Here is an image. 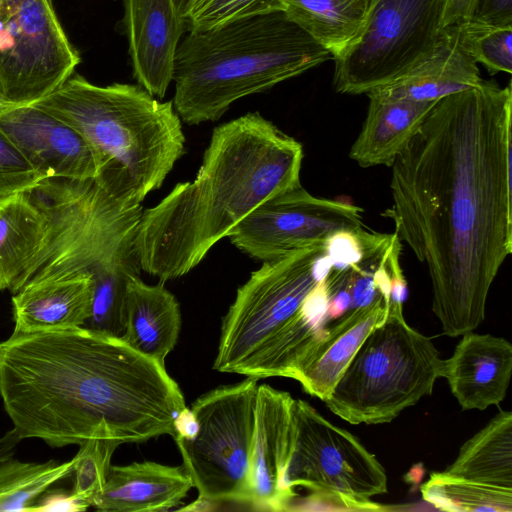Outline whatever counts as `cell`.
<instances>
[{"mask_svg": "<svg viewBox=\"0 0 512 512\" xmlns=\"http://www.w3.org/2000/svg\"><path fill=\"white\" fill-rule=\"evenodd\" d=\"M388 304L379 293L370 304L349 309L328 325L294 379L307 394L325 401L367 335L386 317Z\"/></svg>", "mask_w": 512, "mask_h": 512, "instance_id": "obj_20", "label": "cell"}, {"mask_svg": "<svg viewBox=\"0 0 512 512\" xmlns=\"http://www.w3.org/2000/svg\"><path fill=\"white\" fill-rule=\"evenodd\" d=\"M92 298L93 282L88 274L27 284L12 294L13 332L84 326L91 315Z\"/></svg>", "mask_w": 512, "mask_h": 512, "instance_id": "obj_21", "label": "cell"}, {"mask_svg": "<svg viewBox=\"0 0 512 512\" xmlns=\"http://www.w3.org/2000/svg\"><path fill=\"white\" fill-rule=\"evenodd\" d=\"M194 487L185 467L153 461L111 465L93 507L103 512H160L179 506Z\"/></svg>", "mask_w": 512, "mask_h": 512, "instance_id": "obj_19", "label": "cell"}, {"mask_svg": "<svg viewBox=\"0 0 512 512\" xmlns=\"http://www.w3.org/2000/svg\"><path fill=\"white\" fill-rule=\"evenodd\" d=\"M468 21L487 27L512 26V0H476Z\"/></svg>", "mask_w": 512, "mask_h": 512, "instance_id": "obj_32", "label": "cell"}, {"mask_svg": "<svg viewBox=\"0 0 512 512\" xmlns=\"http://www.w3.org/2000/svg\"><path fill=\"white\" fill-rule=\"evenodd\" d=\"M141 268L132 244L112 262L91 273L93 298L91 315L84 327L122 337L125 329V298L132 276Z\"/></svg>", "mask_w": 512, "mask_h": 512, "instance_id": "obj_26", "label": "cell"}, {"mask_svg": "<svg viewBox=\"0 0 512 512\" xmlns=\"http://www.w3.org/2000/svg\"><path fill=\"white\" fill-rule=\"evenodd\" d=\"M294 398L267 384L258 385L252 453L251 507L262 511H289L298 496L285 485Z\"/></svg>", "mask_w": 512, "mask_h": 512, "instance_id": "obj_15", "label": "cell"}, {"mask_svg": "<svg viewBox=\"0 0 512 512\" xmlns=\"http://www.w3.org/2000/svg\"><path fill=\"white\" fill-rule=\"evenodd\" d=\"M511 374V343L490 334H463L453 354L443 360L442 377L463 410L499 405Z\"/></svg>", "mask_w": 512, "mask_h": 512, "instance_id": "obj_18", "label": "cell"}, {"mask_svg": "<svg viewBox=\"0 0 512 512\" xmlns=\"http://www.w3.org/2000/svg\"><path fill=\"white\" fill-rule=\"evenodd\" d=\"M369 105L349 157L360 167H391L435 102L397 99L367 93Z\"/></svg>", "mask_w": 512, "mask_h": 512, "instance_id": "obj_22", "label": "cell"}, {"mask_svg": "<svg viewBox=\"0 0 512 512\" xmlns=\"http://www.w3.org/2000/svg\"><path fill=\"white\" fill-rule=\"evenodd\" d=\"M35 105L84 137L100 161L95 179L129 206L160 188L185 152L172 101L161 102L140 85L98 86L72 75Z\"/></svg>", "mask_w": 512, "mask_h": 512, "instance_id": "obj_5", "label": "cell"}, {"mask_svg": "<svg viewBox=\"0 0 512 512\" xmlns=\"http://www.w3.org/2000/svg\"><path fill=\"white\" fill-rule=\"evenodd\" d=\"M283 7L284 0H190L183 23L185 30H203Z\"/></svg>", "mask_w": 512, "mask_h": 512, "instance_id": "obj_29", "label": "cell"}, {"mask_svg": "<svg viewBox=\"0 0 512 512\" xmlns=\"http://www.w3.org/2000/svg\"><path fill=\"white\" fill-rule=\"evenodd\" d=\"M81 62L52 0H3L0 6V98L33 105L60 88Z\"/></svg>", "mask_w": 512, "mask_h": 512, "instance_id": "obj_11", "label": "cell"}, {"mask_svg": "<svg viewBox=\"0 0 512 512\" xmlns=\"http://www.w3.org/2000/svg\"><path fill=\"white\" fill-rule=\"evenodd\" d=\"M447 0H374L364 33L335 58L334 87L363 94L408 71L433 49Z\"/></svg>", "mask_w": 512, "mask_h": 512, "instance_id": "obj_10", "label": "cell"}, {"mask_svg": "<svg viewBox=\"0 0 512 512\" xmlns=\"http://www.w3.org/2000/svg\"><path fill=\"white\" fill-rule=\"evenodd\" d=\"M442 367L432 339L406 322L402 304L389 301L386 317L367 335L324 402L354 425L389 423L432 394Z\"/></svg>", "mask_w": 512, "mask_h": 512, "instance_id": "obj_7", "label": "cell"}, {"mask_svg": "<svg viewBox=\"0 0 512 512\" xmlns=\"http://www.w3.org/2000/svg\"><path fill=\"white\" fill-rule=\"evenodd\" d=\"M181 323L179 303L164 282L149 285L139 275L129 279L121 338L131 348L165 364L177 344Z\"/></svg>", "mask_w": 512, "mask_h": 512, "instance_id": "obj_23", "label": "cell"}, {"mask_svg": "<svg viewBox=\"0 0 512 512\" xmlns=\"http://www.w3.org/2000/svg\"><path fill=\"white\" fill-rule=\"evenodd\" d=\"M364 227L354 204L311 195L302 186L262 203L228 235L241 252L261 262L324 246L333 233Z\"/></svg>", "mask_w": 512, "mask_h": 512, "instance_id": "obj_12", "label": "cell"}, {"mask_svg": "<svg viewBox=\"0 0 512 512\" xmlns=\"http://www.w3.org/2000/svg\"><path fill=\"white\" fill-rule=\"evenodd\" d=\"M43 231V214L27 190L0 199V293H14Z\"/></svg>", "mask_w": 512, "mask_h": 512, "instance_id": "obj_25", "label": "cell"}, {"mask_svg": "<svg viewBox=\"0 0 512 512\" xmlns=\"http://www.w3.org/2000/svg\"><path fill=\"white\" fill-rule=\"evenodd\" d=\"M373 5L374 0H284L282 11L335 59L360 39Z\"/></svg>", "mask_w": 512, "mask_h": 512, "instance_id": "obj_24", "label": "cell"}, {"mask_svg": "<svg viewBox=\"0 0 512 512\" xmlns=\"http://www.w3.org/2000/svg\"><path fill=\"white\" fill-rule=\"evenodd\" d=\"M420 490L425 501L443 511L511 512L512 412L500 410Z\"/></svg>", "mask_w": 512, "mask_h": 512, "instance_id": "obj_13", "label": "cell"}, {"mask_svg": "<svg viewBox=\"0 0 512 512\" xmlns=\"http://www.w3.org/2000/svg\"><path fill=\"white\" fill-rule=\"evenodd\" d=\"M482 82L462 22L443 26L427 56L401 76L372 91L397 99L436 102Z\"/></svg>", "mask_w": 512, "mask_h": 512, "instance_id": "obj_17", "label": "cell"}, {"mask_svg": "<svg viewBox=\"0 0 512 512\" xmlns=\"http://www.w3.org/2000/svg\"><path fill=\"white\" fill-rule=\"evenodd\" d=\"M118 446L112 441L91 439L81 444L73 457L71 493L88 507H93L104 489L112 455Z\"/></svg>", "mask_w": 512, "mask_h": 512, "instance_id": "obj_28", "label": "cell"}, {"mask_svg": "<svg viewBox=\"0 0 512 512\" xmlns=\"http://www.w3.org/2000/svg\"><path fill=\"white\" fill-rule=\"evenodd\" d=\"M20 106L14 105L12 103H9L3 99L0 98V118L5 115L7 112L11 111L14 108H17Z\"/></svg>", "mask_w": 512, "mask_h": 512, "instance_id": "obj_37", "label": "cell"}, {"mask_svg": "<svg viewBox=\"0 0 512 512\" xmlns=\"http://www.w3.org/2000/svg\"><path fill=\"white\" fill-rule=\"evenodd\" d=\"M512 90L483 81L432 106L392 164L395 234L426 265L432 310L456 337L485 319L512 252Z\"/></svg>", "mask_w": 512, "mask_h": 512, "instance_id": "obj_1", "label": "cell"}, {"mask_svg": "<svg viewBox=\"0 0 512 512\" xmlns=\"http://www.w3.org/2000/svg\"><path fill=\"white\" fill-rule=\"evenodd\" d=\"M89 507L64 490H47L29 511L33 512H80Z\"/></svg>", "mask_w": 512, "mask_h": 512, "instance_id": "obj_33", "label": "cell"}, {"mask_svg": "<svg viewBox=\"0 0 512 512\" xmlns=\"http://www.w3.org/2000/svg\"><path fill=\"white\" fill-rule=\"evenodd\" d=\"M73 458L60 462H0V511H29L55 483L72 474Z\"/></svg>", "mask_w": 512, "mask_h": 512, "instance_id": "obj_27", "label": "cell"}, {"mask_svg": "<svg viewBox=\"0 0 512 512\" xmlns=\"http://www.w3.org/2000/svg\"><path fill=\"white\" fill-rule=\"evenodd\" d=\"M476 0H447L443 16V26L469 20Z\"/></svg>", "mask_w": 512, "mask_h": 512, "instance_id": "obj_34", "label": "cell"}, {"mask_svg": "<svg viewBox=\"0 0 512 512\" xmlns=\"http://www.w3.org/2000/svg\"><path fill=\"white\" fill-rule=\"evenodd\" d=\"M174 428L175 435L173 438L191 439L196 435L198 422L191 408L185 407L178 413L174 421Z\"/></svg>", "mask_w": 512, "mask_h": 512, "instance_id": "obj_35", "label": "cell"}, {"mask_svg": "<svg viewBox=\"0 0 512 512\" xmlns=\"http://www.w3.org/2000/svg\"><path fill=\"white\" fill-rule=\"evenodd\" d=\"M0 397L21 439L52 447L174 437L186 407L165 364L84 326L0 342Z\"/></svg>", "mask_w": 512, "mask_h": 512, "instance_id": "obj_2", "label": "cell"}, {"mask_svg": "<svg viewBox=\"0 0 512 512\" xmlns=\"http://www.w3.org/2000/svg\"><path fill=\"white\" fill-rule=\"evenodd\" d=\"M44 179L0 130V199L30 190Z\"/></svg>", "mask_w": 512, "mask_h": 512, "instance_id": "obj_31", "label": "cell"}, {"mask_svg": "<svg viewBox=\"0 0 512 512\" xmlns=\"http://www.w3.org/2000/svg\"><path fill=\"white\" fill-rule=\"evenodd\" d=\"M285 485L310 494L289 511H383L372 497L387 493V475L374 454L348 430L294 399Z\"/></svg>", "mask_w": 512, "mask_h": 512, "instance_id": "obj_8", "label": "cell"}, {"mask_svg": "<svg viewBox=\"0 0 512 512\" xmlns=\"http://www.w3.org/2000/svg\"><path fill=\"white\" fill-rule=\"evenodd\" d=\"M0 130L46 178H96L100 161L74 128L37 105L20 106L0 118Z\"/></svg>", "mask_w": 512, "mask_h": 512, "instance_id": "obj_14", "label": "cell"}, {"mask_svg": "<svg viewBox=\"0 0 512 512\" xmlns=\"http://www.w3.org/2000/svg\"><path fill=\"white\" fill-rule=\"evenodd\" d=\"M2 2H3V0H0V6H1Z\"/></svg>", "mask_w": 512, "mask_h": 512, "instance_id": "obj_38", "label": "cell"}, {"mask_svg": "<svg viewBox=\"0 0 512 512\" xmlns=\"http://www.w3.org/2000/svg\"><path fill=\"white\" fill-rule=\"evenodd\" d=\"M331 269L324 246L262 262L223 317L213 369L295 379L330 324L326 312L306 297Z\"/></svg>", "mask_w": 512, "mask_h": 512, "instance_id": "obj_6", "label": "cell"}, {"mask_svg": "<svg viewBox=\"0 0 512 512\" xmlns=\"http://www.w3.org/2000/svg\"><path fill=\"white\" fill-rule=\"evenodd\" d=\"M303 156L258 112L215 127L195 179L142 212L132 241L141 271L162 282L189 273L262 203L301 186Z\"/></svg>", "mask_w": 512, "mask_h": 512, "instance_id": "obj_3", "label": "cell"}, {"mask_svg": "<svg viewBox=\"0 0 512 512\" xmlns=\"http://www.w3.org/2000/svg\"><path fill=\"white\" fill-rule=\"evenodd\" d=\"M173 67V106L189 125L216 121L235 101L332 57L283 11L188 31Z\"/></svg>", "mask_w": 512, "mask_h": 512, "instance_id": "obj_4", "label": "cell"}, {"mask_svg": "<svg viewBox=\"0 0 512 512\" xmlns=\"http://www.w3.org/2000/svg\"><path fill=\"white\" fill-rule=\"evenodd\" d=\"M469 50L491 75L512 73V26L487 27L463 22Z\"/></svg>", "mask_w": 512, "mask_h": 512, "instance_id": "obj_30", "label": "cell"}, {"mask_svg": "<svg viewBox=\"0 0 512 512\" xmlns=\"http://www.w3.org/2000/svg\"><path fill=\"white\" fill-rule=\"evenodd\" d=\"M123 25L133 75L151 95L163 98L173 79L184 23L174 0H122Z\"/></svg>", "mask_w": 512, "mask_h": 512, "instance_id": "obj_16", "label": "cell"}, {"mask_svg": "<svg viewBox=\"0 0 512 512\" xmlns=\"http://www.w3.org/2000/svg\"><path fill=\"white\" fill-rule=\"evenodd\" d=\"M176 9L181 18L184 17L190 0H174Z\"/></svg>", "mask_w": 512, "mask_h": 512, "instance_id": "obj_36", "label": "cell"}, {"mask_svg": "<svg viewBox=\"0 0 512 512\" xmlns=\"http://www.w3.org/2000/svg\"><path fill=\"white\" fill-rule=\"evenodd\" d=\"M257 378L246 377L198 397L191 406L198 431L174 438L198 500L251 505Z\"/></svg>", "mask_w": 512, "mask_h": 512, "instance_id": "obj_9", "label": "cell"}]
</instances>
